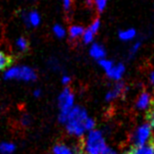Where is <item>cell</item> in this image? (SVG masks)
Here are the masks:
<instances>
[{
	"mask_svg": "<svg viewBox=\"0 0 154 154\" xmlns=\"http://www.w3.org/2000/svg\"><path fill=\"white\" fill-rule=\"evenodd\" d=\"M33 96L36 97V98H38V97L41 96V90H39V88H37V90H35L33 91Z\"/></svg>",
	"mask_w": 154,
	"mask_h": 154,
	"instance_id": "30",
	"label": "cell"
},
{
	"mask_svg": "<svg viewBox=\"0 0 154 154\" xmlns=\"http://www.w3.org/2000/svg\"><path fill=\"white\" fill-rule=\"evenodd\" d=\"M124 154H154L153 146L149 143L148 145H141V146H132Z\"/></svg>",
	"mask_w": 154,
	"mask_h": 154,
	"instance_id": "9",
	"label": "cell"
},
{
	"mask_svg": "<svg viewBox=\"0 0 154 154\" xmlns=\"http://www.w3.org/2000/svg\"><path fill=\"white\" fill-rule=\"evenodd\" d=\"M53 153L54 154H74L71 149H69L63 143L55 144L54 147H53Z\"/></svg>",
	"mask_w": 154,
	"mask_h": 154,
	"instance_id": "16",
	"label": "cell"
},
{
	"mask_svg": "<svg viewBox=\"0 0 154 154\" xmlns=\"http://www.w3.org/2000/svg\"><path fill=\"white\" fill-rule=\"evenodd\" d=\"M90 55L91 57H93L94 59L97 60H100V59H103L106 55V51H105L104 47L103 45H100L99 43H94L92 44V46L90 48Z\"/></svg>",
	"mask_w": 154,
	"mask_h": 154,
	"instance_id": "10",
	"label": "cell"
},
{
	"mask_svg": "<svg viewBox=\"0 0 154 154\" xmlns=\"http://www.w3.org/2000/svg\"><path fill=\"white\" fill-rule=\"evenodd\" d=\"M137 35V31L135 29H129L126 31H120L118 36L121 40H124V41H128V40H131L133 38H135V36Z\"/></svg>",
	"mask_w": 154,
	"mask_h": 154,
	"instance_id": "15",
	"label": "cell"
},
{
	"mask_svg": "<svg viewBox=\"0 0 154 154\" xmlns=\"http://www.w3.org/2000/svg\"><path fill=\"white\" fill-rule=\"evenodd\" d=\"M152 103V98L151 95L148 92L143 91V93H140V96L137 97V99L136 101V107L140 110H144L150 107V105Z\"/></svg>",
	"mask_w": 154,
	"mask_h": 154,
	"instance_id": "8",
	"label": "cell"
},
{
	"mask_svg": "<svg viewBox=\"0 0 154 154\" xmlns=\"http://www.w3.org/2000/svg\"><path fill=\"white\" fill-rule=\"evenodd\" d=\"M86 1V4L88 7H91L93 5V2H94V0H85Z\"/></svg>",
	"mask_w": 154,
	"mask_h": 154,
	"instance_id": "32",
	"label": "cell"
},
{
	"mask_svg": "<svg viewBox=\"0 0 154 154\" xmlns=\"http://www.w3.org/2000/svg\"><path fill=\"white\" fill-rule=\"evenodd\" d=\"M88 118L87 111L81 106H73L68 113L66 122V131L69 135L82 136L86 132V120Z\"/></svg>",
	"mask_w": 154,
	"mask_h": 154,
	"instance_id": "1",
	"label": "cell"
},
{
	"mask_svg": "<svg viewBox=\"0 0 154 154\" xmlns=\"http://www.w3.org/2000/svg\"><path fill=\"white\" fill-rule=\"evenodd\" d=\"M145 120L147 121V124L150 126L152 129H154V101L152 99V103L150 107L148 108V111L145 114Z\"/></svg>",
	"mask_w": 154,
	"mask_h": 154,
	"instance_id": "18",
	"label": "cell"
},
{
	"mask_svg": "<svg viewBox=\"0 0 154 154\" xmlns=\"http://www.w3.org/2000/svg\"><path fill=\"white\" fill-rule=\"evenodd\" d=\"M84 28L82 26H71L69 28V39L70 40H76L78 39L80 36L83 35Z\"/></svg>",
	"mask_w": 154,
	"mask_h": 154,
	"instance_id": "13",
	"label": "cell"
},
{
	"mask_svg": "<svg viewBox=\"0 0 154 154\" xmlns=\"http://www.w3.org/2000/svg\"><path fill=\"white\" fill-rule=\"evenodd\" d=\"M106 3H107V0H95V5L98 12L100 14L103 13V10L105 9L106 7Z\"/></svg>",
	"mask_w": 154,
	"mask_h": 154,
	"instance_id": "23",
	"label": "cell"
},
{
	"mask_svg": "<svg viewBox=\"0 0 154 154\" xmlns=\"http://www.w3.org/2000/svg\"><path fill=\"white\" fill-rule=\"evenodd\" d=\"M141 46V41H137L134 45L130 48V50H129V54H128V58L129 59H132L134 56L136 55V53L137 52V50L140 49Z\"/></svg>",
	"mask_w": 154,
	"mask_h": 154,
	"instance_id": "22",
	"label": "cell"
},
{
	"mask_svg": "<svg viewBox=\"0 0 154 154\" xmlns=\"http://www.w3.org/2000/svg\"><path fill=\"white\" fill-rule=\"evenodd\" d=\"M127 91H128V87H126L125 83L118 82L117 84H115L111 90L106 93V95H105V100L112 101L119 96H122L124 98V96L126 94Z\"/></svg>",
	"mask_w": 154,
	"mask_h": 154,
	"instance_id": "6",
	"label": "cell"
},
{
	"mask_svg": "<svg viewBox=\"0 0 154 154\" xmlns=\"http://www.w3.org/2000/svg\"><path fill=\"white\" fill-rule=\"evenodd\" d=\"M149 143H150L152 146H153V149H154V136L150 139V141H149Z\"/></svg>",
	"mask_w": 154,
	"mask_h": 154,
	"instance_id": "33",
	"label": "cell"
},
{
	"mask_svg": "<svg viewBox=\"0 0 154 154\" xmlns=\"http://www.w3.org/2000/svg\"><path fill=\"white\" fill-rule=\"evenodd\" d=\"M149 82H150L152 86H154V71H152L150 75H149Z\"/></svg>",
	"mask_w": 154,
	"mask_h": 154,
	"instance_id": "31",
	"label": "cell"
},
{
	"mask_svg": "<svg viewBox=\"0 0 154 154\" xmlns=\"http://www.w3.org/2000/svg\"><path fill=\"white\" fill-rule=\"evenodd\" d=\"M70 82H71V78H70V77L66 76V75H64L62 78V83H63V84H64V86L70 84Z\"/></svg>",
	"mask_w": 154,
	"mask_h": 154,
	"instance_id": "27",
	"label": "cell"
},
{
	"mask_svg": "<svg viewBox=\"0 0 154 154\" xmlns=\"http://www.w3.org/2000/svg\"><path fill=\"white\" fill-rule=\"evenodd\" d=\"M53 31H54L55 35L58 38H63L66 36V31H64V29L62 26L58 25V24L53 27Z\"/></svg>",
	"mask_w": 154,
	"mask_h": 154,
	"instance_id": "19",
	"label": "cell"
},
{
	"mask_svg": "<svg viewBox=\"0 0 154 154\" xmlns=\"http://www.w3.org/2000/svg\"><path fill=\"white\" fill-rule=\"evenodd\" d=\"M16 149V145L10 143H0V153L1 154H11Z\"/></svg>",
	"mask_w": 154,
	"mask_h": 154,
	"instance_id": "17",
	"label": "cell"
},
{
	"mask_svg": "<svg viewBox=\"0 0 154 154\" xmlns=\"http://www.w3.org/2000/svg\"><path fill=\"white\" fill-rule=\"evenodd\" d=\"M151 136V127L148 124H143L133 133L131 136V143L133 146H141L144 145L147 139Z\"/></svg>",
	"mask_w": 154,
	"mask_h": 154,
	"instance_id": "5",
	"label": "cell"
},
{
	"mask_svg": "<svg viewBox=\"0 0 154 154\" xmlns=\"http://www.w3.org/2000/svg\"><path fill=\"white\" fill-rule=\"evenodd\" d=\"M94 35H95V34L90 29H87L86 31H84V32H83V42L86 43V44L91 43L93 41V39H94Z\"/></svg>",
	"mask_w": 154,
	"mask_h": 154,
	"instance_id": "20",
	"label": "cell"
},
{
	"mask_svg": "<svg viewBox=\"0 0 154 154\" xmlns=\"http://www.w3.org/2000/svg\"><path fill=\"white\" fill-rule=\"evenodd\" d=\"M153 101H154V99H153Z\"/></svg>",
	"mask_w": 154,
	"mask_h": 154,
	"instance_id": "34",
	"label": "cell"
},
{
	"mask_svg": "<svg viewBox=\"0 0 154 154\" xmlns=\"http://www.w3.org/2000/svg\"><path fill=\"white\" fill-rule=\"evenodd\" d=\"M49 65H50L51 68L55 69V70H57V69L60 68V65H59V63H58L57 60H51V61L49 62Z\"/></svg>",
	"mask_w": 154,
	"mask_h": 154,
	"instance_id": "28",
	"label": "cell"
},
{
	"mask_svg": "<svg viewBox=\"0 0 154 154\" xmlns=\"http://www.w3.org/2000/svg\"><path fill=\"white\" fill-rule=\"evenodd\" d=\"M27 21H28V26H32V27H37L40 25V22H41V18H40V15L37 11L32 10L29 13L27 14Z\"/></svg>",
	"mask_w": 154,
	"mask_h": 154,
	"instance_id": "12",
	"label": "cell"
},
{
	"mask_svg": "<svg viewBox=\"0 0 154 154\" xmlns=\"http://www.w3.org/2000/svg\"><path fill=\"white\" fill-rule=\"evenodd\" d=\"M30 117L28 116L27 114H23V117H22V119H21V124L23 127H27V126H29L30 125Z\"/></svg>",
	"mask_w": 154,
	"mask_h": 154,
	"instance_id": "25",
	"label": "cell"
},
{
	"mask_svg": "<svg viewBox=\"0 0 154 154\" xmlns=\"http://www.w3.org/2000/svg\"><path fill=\"white\" fill-rule=\"evenodd\" d=\"M72 2H73V0H63V8H64V10H66V12H68L71 9Z\"/></svg>",
	"mask_w": 154,
	"mask_h": 154,
	"instance_id": "26",
	"label": "cell"
},
{
	"mask_svg": "<svg viewBox=\"0 0 154 154\" xmlns=\"http://www.w3.org/2000/svg\"><path fill=\"white\" fill-rule=\"evenodd\" d=\"M99 65L103 69L105 72H107L108 70H110V69L112 68L114 63H113V61H111V60H107V59L103 58V59L99 60Z\"/></svg>",
	"mask_w": 154,
	"mask_h": 154,
	"instance_id": "21",
	"label": "cell"
},
{
	"mask_svg": "<svg viewBox=\"0 0 154 154\" xmlns=\"http://www.w3.org/2000/svg\"><path fill=\"white\" fill-rule=\"evenodd\" d=\"M58 105L60 108L59 122L66 124L68 113L74 106V94L71 91L70 87H64V90L60 93L58 97Z\"/></svg>",
	"mask_w": 154,
	"mask_h": 154,
	"instance_id": "2",
	"label": "cell"
},
{
	"mask_svg": "<svg viewBox=\"0 0 154 154\" xmlns=\"http://www.w3.org/2000/svg\"><path fill=\"white\" fill-rule=\"evenodd\" d=\"M125 70H126L125 65L122 63H118L117 65H113L110 70H108L105 73H106V76L109 79L114 80H117V82H118V80H120L121 78H122L123 74L125 73Z\"/></svg>",
	"mask_w": 154,
	"mask_h": 154,
	"instance_id": "7",
	"label": "cell"
},
{
	"mask_svg": "<svg viewBox=\"0 0 154 154\" xmlns=\"http://www.w3.org/2000/svg\"><path fill=\"white\" fill-rule=\"evenodd\" d=\"M12 62H13V58L11 56L0 51V71L5 70L6 68L10 66Z\"/></svg>",
	"mask_w": 154,
	"mask_h": 154,
	"instance_id": "14",
	"label": "cell"
},
{
	"mask_svg": "<svg viewBox=\"0 0 154 154\" xmlns=\"http://www.w3.org/2000/svg\"><path fill=\"white\" fill-rule=\"evenodd\" d=\"M16 47L20 51V53H26L29 50V43L28 40L23 38V36H20L19 38L16 40Z\"/></svg>",
	"mask_w": 154,
	"mask_h": 154,
	"instance_id": "11",
	"label": "cell"
},
{
	"mask_svg": "<svg viewBox=\"0 0 154 154\" xmlns=\"http://www.w3.org/2000/svg\"><path fill=\"white\" fill-rule=\"evenodd\" d=\"M100 19L99 18H97L96 20H94V22H93L92 24H91V26H90V29L94 34H96L97 31H99V29H100Z\"/></svg>",
	"mask_w": 154,
	"mask_h": 154,
	"instance_id": "24",
	"label": "cell"
},
{
	"mask_svg": "<svg viewBox=\"0 0 154 154\" xmlns=\"http://www.w3.org/2000/svg\"><path fill=\"white\" fill-rule=\"evenodd\" d=\"M4 80H20L23 82H34L37 80V73L28 66H15L4 73Z\"/></svg>",
	"mask_w": 154,
	"mask_h": 154,
	"instance_id": "3",
	"label": "cell"
},
{
	"mask_svg": "<svg viewBox=\"0 0 154 154\" xmlns=\"http://www.w3.org/2000/svg\"><path fill=\"white\" fill-rule=\"evenodd\" d=\"M106 147L103 133L100 131L92 129L89 133L87 139L84 140V150L88 154H102Z\"/></svg>",
	"mask_w": 154,
	"mask_h": 154,
	"instance_id": "4",
	"label": "cell"
},
{
	"mask_svg": "<svg viewBox=\"0 0 154 154\" xmlns=\"http://www.w3.org/2000/svg\"><path fill=\"white\" fill-rule=\"evenodd\" d=\"M102 154H117L113 149H111V148H109V147H105L104 149H103V151L102 152Z\"/></svg>",
	"mask_w": 154,
	"mask_h": 154,
	"instance_id": "29",
	"label": "cell"
}]
</instances>
